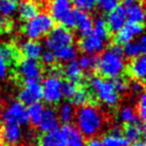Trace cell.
<instances>
[{"mask_svg": "<svg viewBox=\"0 0 146 146\" xmlns=\"http://www.w3.org/2000/svg\"><path fill=\"white\" fill-rule=\"evenodd\" d=\"M74 16H75V28L77 29L78 33L82 37L89 34L92 31L93 20L87 14V12L74 9Z\"/></svg>", "mask_w": 146, "mask_h": 146, "instance_id": "cell-18", "label": "cell"}, {"mask_svg": "<svg viewBox=\"0 0 146 146\" xmlns=\"http://www.w3.org/2000/svg\"><path fill=\"white\" fill-rule=\"evenodd\" d=\"M131 90L133 93L135 94H142L143 93V84L141 83L140 81H138V80H136V81H133L131 84Z\"/></svg>", "mask_w": 146, "mask_h": 146, "instance_id": "cell-42", "label": "cell"}, {"mask_svg": "<svg viewBox=\"0 0 146 146\" xmlns=\"http://www.w3.org/2000/svg\"><path fill=\"white\" fill-rule=\"evenodd\" d=\"M138 118L141 122L144 123V120H145L146 117V97L145 94L142 93L140 94V98L138 100Z\"/></svg>", "mask_w": 146, "mask_h": 146, "instance_id": "cell-38", "label": "cell"}, {"mask_svg": "<svg viewBox=\"0 0 146 146\" xmlns=\"http://www.w3.org/2000/svg\"><path fill=\"white\" fill-rule=\"evenodd\" d=\"M40 58H41V60H42V62L46 65L53 64V62L55 61L54 54H53V52L50 50L43 51L42 54H41V56H40Z\"/></svg>", "mask_w": 146, "mask_h": 146, "instance_id": "cell-41", "label": "cell"}, {"mask_svg": "<svg viewBox=\"0 0 146 146\" xmlns=\"http://www.w3.org/2000/svg\"><path fill=\"white\" fill-rule=\"evenodd\" d=\"M38 146H67L63 127H57L43 133L38 140Z\"/></svg>", "mask_w": 146, "mask_h": 146, "instance_id": "cell-13", "label": "cell"}, {"mask_svg": "<svg viewBox=\"0 0 146 146\" xmlns=\"http://www.w3.org/2000/svg\"><path fill=\"white\" fill-rule=\"evenodd\" d=\"M3 120L5 124H16L24 126L29 123L26 107L20 101H14L8 105L3 112Z\"/></svg>", "mask_w": 146, "mask_h": 146, "instance_id": "cell-9", "label": "cell"}, {"mask_svg": "<svg viewBox=\"0 0 146 146\" xmlns=\"http://www.w3.org/2000/svg\"><path fill=\"white\" fill-rule=\"evenodd\" d=\"M43 110H44V107L40 102H35V103L28 105V107L26 108V111L29 122H31L35 126L38 125L41 116H42Z\"/></svg>", "mask_w": 146, "mask_h": 146, "instance_id": "cell-29", "label": "cell"}, {"mask_svg": "<svg viewBox=\"0 0 146 146\" xmlns=\"http://www.w3.org/2000/svg\"><path fill=\"white\" fill-rule=\"evenodd\" d=\"M21 51L26 58L38 59L43 52V46L37 40H26L21 44Z\"/></svg>", "mask_w": 146, "mask_h": 146, "instance_id": "cell-23", "label": "cell"}, {"mask_svg": "<svg viewBox=\"0 0 146 146\" xmlns=\"http://www.w3.org/2000/svg\"><path fill=\"white\" fill-rule=\"evenodd\" d=\"M18 12L19 16L23 20L28 21L29 19L33 18L34 16H36L39 12L38 5L31 0H24L19 4L18 6Z\"/></svg>", "mask_w": 146, "mask_h": 146, "instance_id": "cell-26", "label": "cell"}, {"mask_svg": "<svg viewBox=\"0 0 146 146\" xmlns=\"http://www.w3.org/2000/svg\"><path fill=\"white\" fill-rule=\"evenodd\" d=\"M65 132L67 146H85V136L79 131V129L72 125L63 126Z\"/></svg>", "mask_w": 146, "mask_h": 146, "instance_id": "cell-20", "label": "cell"}, {"mask_svg": "<svg viewBox=\"0 0 146 146\" xmlns=\"http://www.w3.org/2000/svg\"><path fill=\"white\" fill-rule=\"evenodd\" d=\"M22 135L21 126L16 124H5L1 132V139L7 145L14 146L21 141Z\"/></svg>", "mask_w": 146, "mask_h": 146, "instance_id": "cell-17", "label": "cell"}, {"mask_svg": "<svg viewBox=\"0 0 146 146\" xmlns=\"http://www.w3.org/2000/svg\"><path fill=\"white\" fill-rule=\"evenodd\" d=\"M63 81L58 75H49L43 80L42 86V98L50 104H56L63 98L62 94Z\"/></svg>", "mask_w": 146, "mask_h": 146, "instance_id": "cell-7", "label": "cell"}, {"mask_svg": "<svg viewBox=\"0 0 146 146\" xmlns=\"http://www.w3.org/2000/svg\"><path fill=\"white\" fill-rule=\"evenodd\" d=\"M19 73L24 79H40L41 66L36 59L25 58L19 63Z\"/></svg>", "mask_w": 146, "mask_h": 146, "instance_id": "cell-14", "label": "cell"}, {"mask_svg": "<svg viewBox=\"0 0 146 146\" xmlns=\"http://www.w3.org/2000/svg\"><path fill=\"white\" fill-rule=\"evenodd\" d=\"M106 41L91 31L89 34L82 37L79 46L85 54H96L103 50Z\"/></svg>", "mask_w": 146, "mask_h": 146, "instance_id": "cell-11", "label": "cell"}, {"mask_svg": "<svg viewBox=\"0 0 146 146\" xmlns=\"http://www.w3.org/2000/svg\"><path fill=\"white\" fill-rule=\"evenodd\" d=\"M102 142L105 146H128L129 142L121 134V129L119 127H113L109 134L104 136Z\"/></svg>", "mask_w": 146, "mask_h": 146, "instance_id": "cell-24", "label": "cell"}, {"mask_svg": "<svg viewBox=\"0 0 146 146\" xmlns=\"http://www.w3.org/2000/svg\"><path fill=\"white\" fill-rule=\"evenodd\" d=\"M92 32L97 34L101 38L107 40L109 36V29L106 24V20L102 17H97L96 20L93 22V27H92Z\"/></svg>", "mask_w": 146, "mask_h": 146, "instance_id": "cell-32", "label": "cell"}, {"mask_svg": "<svg viewBox=\"0 0 146 146\" xmlns=\"http://www.w3.org/2000/svg\"><path fill=\"white\" fill-rule=\"evenodd\" d=\"M129 72L136 80L143 81L146 75V58L144 54L133 58L129 64Z\"/></svg>", "mask_w": 146, "mask_h": 146, "instance_id": "cell-22", "label": "cell"}, {"mask_svg": "<svg viewBox=\"0 0 146 146\" xmlns=\"http://www.w3.org/2000/svg\"><path fill=\"white\" fill-rule=\"evenodd\" d=\"M54 27V20L48 13H38L36 16L29 19L24 26V33L30 40H38L48 34Z\"/></svg>", "mask_w": 146, "mask_h": 146, "instance_id": "cell-4", "label": "cell"}, {"mask_svg": "<svg viewBox=\"0 0 146 146\" xmlns=\"http://www.w3.org/2000/svg\"><path fill=\"white\" fill-rule=\"evenodd\" d=\"M74 37L68 28L64 26H58L55 28L53 27L45 39V46L47 50L54 52L59 48L72 45Z\"/></svg>", "mask_w": 146, "mask_h": 146, "instance_id": "cell-6", "label": "cell"}, {"mask_svg": "<svg viewBox=\"0 0 146 146\" xmlns=\"http://www.w3.org/2000/svg\"><path fill=\"white\" fill-rule=\"evenodd\" d=\"M96 5L104 12H110L118 6V0H96Z\"/></svg>", "mask_w": 146, "mask_h": 146, "instance_id": "cell-37", "label": "cell"}, {"mask_svg": "<svg viewBox=\"0 0 146 146\" xmlns=\"http://www.w3.org/2000/svg\"><path fill=\"white\" fill-rule=\"evenodd\" d=\"M8 61L3 55L2 50L0 48V79H4L8 71Z\"/></svg>", "mask_w": 146, "mask_h": 146, "instance_id": "cell-39", "label": "cell"}, {"mask_svg": "<svg viewBox=\"0 0 146 146\" xmlns=\"http://www.w3.org/2000/svg\"><path fill=\"white\" fill-rule=\"evenodd\" d=\"M85 146H105V145L102 142V140L98 139V138H92L87 143H85Z\"/></svg>", "mask_w": 146, "mask_h": 146, "instance_id": "cell-43", "label": "cell"}, {"mask_svg": "<svg viewBox=\"0 0 146 146\" xmlns=\"http://www.w3.org/2000/svg\"><path fill=\"white\" fill-rule=\"evenodd\" d=\"M126 22H127V18H126L125 9L122 5H118L115 9L108 12L106 24L111 32H118L125 25Z\"/></svg>", "mask_w": 146, "mask_h": 146, "instance_id": "cell-15", "label": "cell"}, {"mask_svg": "<svg viewBox=\"0 0 146 146\" xmlns=\"http://www.w3.org/2000/svg\"><path fill=\"white\" fill-rule=\"evenodd\" d=\"M77 63L82 71L90 72L97 67L98 57L95 54H84L80 57Z\"/></svg>", "mask_w": 146, "mask_h": 146, "instance_id": "cell-30", "label": "cell"}, {"mask_svg": "<svg viewBox=\"0 0 146 146\" xmlns=\"http://www.w3.org/2000/svg\"><path fill=\"white\" fill-rule=\"evenodd\" d=\"M57 115H58V119L65 125L70 124L74 118V115H75V110H74L73 104L71 102L63 103L59 108V112Z\"/></svg>", "mask_w": 146, "mask_h": 146, "instance_id": "cell-28", "label": "cell"}, {"mask_svg": "<svg viewBox=\"0 0 146 146\" xmlns=\"http://www.w3.org/2000/svg\"><path fill=\"white\" fill-rule=\"evenodd\" d=\"M72 4L78 10L89 12L96 7V0H71Z\"/></svg>", "mask_w": 146, "mask_h": 146, "instance_id": "cell-35", "label": "cell"}, {"mask_svg": "<svg viewBox=\"0 0 146 146\" xmlns=\"http://www.w3.org/2000/svg\"><path fill=\"white\" fill-rule=\"evenodd\" d=\"M90 99V94L84 88H78L76 93L71 98V103L76 106H83L88 103Z\"/></svg>", "mask_w": 146, "mask_h": 146, "instance_id": "cell-34", "label": "cell"}, {"mask_svg": "<svg viewBox=\"0 0 146 146\" xmlns=\"http://www.w3.org/2000/svg\"><path fill=\"white\" fill-rule=\"evenodd\" d=\"M113 85L115 87L116 91L118 93H121V92H125L127 90V83L122 77H116L113 79Z\"/></svg>", "mask_w": 146, "mask_h": 146, "instance_id": "cell-40", "label": "cell"}, {"mask_svg": "<svg viewBox=\"0 0 146 146\" xmlns=\"http://www.w3.org/2000/svg\"><path fill=\"white\" fill-rule=\"evenodd\" d=\"M123 49L121 45L114 44L105 50L100 57H98V63L96 68L100 75L106 79H114L120 77L125 70Z\"/></svg>", "mask_w": 146, "mask_h": 146, "instance_id": "cell-1", "label": "cell"}, {"mask_svg": "<svg viewBox=\"0 0 146 146\" xmlns=\"http://www.w3.org/2000/svg\"><path fill=\"white\" fill-rule=\"evenodd\" d=\"M50 15L53 20L61 23L66 28L75 27V16L71 0H51Z\"/></svg>", "mask_w": 146, "mask_h": 146, "instance_id": "cell-5", "label": "cell"}, {"mask_svg": "<svg viewBox=\"0 0 146 146\" xmlns=\"http://www.w3.org/2000/svg\"><path fill=\"white\" fill-rule=\"evenodd\" d=\"M0 130H1V120H0Z\"/></svg>", "mask_w": 146, "mask_h": 146, "instance_id": "cell-46", "label": "cell"}, {"mask_svg": "<svg viewBox=\"0 0 146 146\" xmlns=\"http://www.w3.org/2000/svg\"><path fill=\"white\" fill-rule=\"evenodd\" d=\"M64 75L67 81L76 84L81 81L82 77H83V73H82V70L78 65L77 61L72 60L67 62V64L64 67Z\"/></svg>", "mask_w": 146, "mask_h": 146, "instance_id": "cell-25", "label": "cell"}, {"mask_svg": "<svg viewBox=\"0 0 146 146\" xmlns=\"http://www.w3.org/2000/svg\"><path fill=\"white\" fill-rule=\"evenodd\" d=\"M132 146H146V145L143 140H138V141H136V142H133Z\"/></svg>", "mask_w": 146, "mask_h": 146, "instance_id": "cell-44", "label": "cell"}, {"mask_svg": "<svg viewBox=\"0 0 146 146\" xmlns=\"http://www.w3.org/2000/svg\"><path fill=\"white\" fill-rule=\"evenodd\" d=\"M17 10V3L11 0H0V17L7 18Z\"/></svg>", "mask_w": 146, "mask_h": 146, "instance_id": "cell-33", "label": "cell"}, {"mask_svg": "<svg viewBox=\"0 0 146 146\" xmlns=\"http://www.w3.org/2000/svg\"><path fill=\"white\" fill-rule=\"evenodd\" d=\"M89 86L98 100L109 106H114L119 100V93L116 91L113 82L100 76H93L89 80Z\"/></svg>", "mask_w": 146, "mask_h": 146, "instance_id": "cell-3", "label": "cell"}, {"mask_svg": "<svg viewBox=\"0 0 146 146\" xmlns=\"http://www.w3.org/2000/svg\"><path fill=\"white\" fill-rule=\"evenodd\" d=\"M123 132V136L129 143H133L138 140H141V137L144 134V123L139 120V121L133 122V123L125 124Z\"/></svg>", "mask_w": 146, "mask_h": 146, "instance_id": "cell-21", "label": "cell"}, {"mask_svg": "<svg viewBox=\"0 0 146 146\" xmlns=\"http://www.w3.org/2000/svg\"><path fill=\"white\" fill-rule=\"evenodd\" d=\"M123 55L128 58H135L143 55L146 50V39L144 35H140L138 40H132L126 43L123 48Z\"/></svg>", "mask_w": 146, "mask_h": 146, "instance_id": "cell-19", "label": "cell"}, {"mask_svg": "<svg viewBox=\"0 0 146 146\" xmlns=\"http://www.w3.org/2000/svg\"><path fill=\"white\" fill-rule=\"evenodd\" d=\"M42 99V86L38 79H25L24 85L19 92V101L30 105Z\"/></svg>", "mask_w": 146, "mask_h": 146, "instance_id": "cell-8", "label": "cell"}, {"mask_svg": "<svg viewBox=\"0 0 146 146\" xmlns=\"http://www.w3.org/2000/svg\"><path fill=\"white\" fill-rule=\"evenodd\" d=\"M77 89H78V87H77V84L76 83H73V82H70V81L63 82V84H62L63 97H66V98L71 99V98L74 96V94L76 93Z\"/></svg>", "mask_w": 146, "mask_h": 146, "instance_id": "cell-36", "label": "cell"}, {"mask_svg": "<svg viewBox=\"0 0 146 146\" xmlns=\"http://www.w3.org/2000/svg\"><path fill=\"white\" fill-rule=\"evenodd\" d=\"M122 6L125 9L128 22L142 24L145 18V13L139 0H123Z\"/></svg>", "mask_w": 146, "mask_h": 146, "instance_id": "cell-12", "label": "cell"}, {"mask_svg": "<svg viewBox=\"0 0 146 146\" xmlns=\"http://www.w3.org/2000/svg\"><path fill=\"white\" fill-rule=\"evenodd\" d=\"M58 122L59 119L56 111L50 107L44 108L37 127L41 132L45 133V132L51 131V130L58 127Z\"/></svg>", "mask_w": 146, "mask_h": 146, "instance_id": "cell-16", "label": "cell"}, {"mask_svg": "<svg viewBox=\"0 0 146 146\" xmlns=\"http://www.w3.org/2000/svg\"><path fill=\"white\" fill-rule=\"evenodd\" d=\"M53 54L55 56V59H58L59 61L67 63L69 61L75 60L77 52H76V48L73 45H68V46L55 50Z\"/></svg>", "mask_w": 146, "mask_h": 146, "instance_id": "cell-27", "label": "cell"}, {"mask_svg": "<svg viewBox=\"0 0 146 146\" xmlns=\"http://www.w3.org/2000/svg\"><path fill=\"white\" fill-rule=\"evenodd\" d=\"M143 26L139 23L126 22L125 25L116 32L115 42L118 45H125L126 43L134 40L135 37L142 35Z\"/></svg>", "mask_w": 146, "mask_h": 146, "instance_id": "cell-10", "label": "cell"}, {"mask_svg": "<svg viewBox=\"0 0 146 146\" xmlns=\"http://www.w3.org/2000/svg\"><path fill=\"white\" fill-rule=\"evenodd\" d=\"M0 146H2V144H1V143H0Z\"/></svg>", "mask_w": 146, "mask_h": 146, "instance_id": "cell-47", "label": "cell"}, {"mask_svg": "<svg viewBox=\"0 0 146 146\" xmlns=\"http://www.w3.org/2000/svg\"><path fill=\"white\" fill-rule=\"evenodd\" d=\"M118 117H119L120 121L125 124L139 121V118H138L135 110L132 107H130V106H124V107H122L119 110V112H118Z\"/></svg>", "mask_w": 146, "mask_h": 146, "instance_id": "cell-31", "label": "cell"}, {"mask_svg": "<svg viewBox=\"0 0 146 146\" xmlns=\"http://www.w3.org/2000/svg\"><path fill=\"white\" fill-rule=\"evenodd\" d=\"M103 115L93 105L80 106L76 113V123L79 131L86 137H93L103 126Z\"/></svg>", "mask_w": 146, "mask_h": 146, "instance_id": "cell-2", "label": "cell"}, {"mask_svg": "<svg viewBox=\"0 0 146 146\" xmlns=\"http://www.w3.org/2000/svg\"><path fill=\"white\" fill-rule=\"evenodd\" d=\"M11 1H14V2H16V3H17V1H18V0H11Z\"/></svg>", "mask_w": 146, "mask_h": 146, "instance_id": "cell-45", "label": "cell"}]
</instances>
